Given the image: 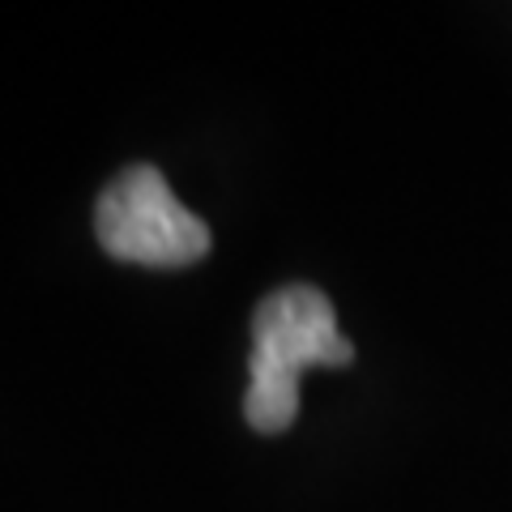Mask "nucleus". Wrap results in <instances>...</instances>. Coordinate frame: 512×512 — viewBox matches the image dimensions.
Returning a JSON list of instances; mask_svg holds the SVG:
<instances>
[{
    "mask_svg": "<svg viewBox=\"0 0 512 512\" xmlns=\"http://www.w3.org/2000/svg\"><path fill=\"white\" fill-rule=\"evenodd\" d=\"M355 359L338 333V312L316 286H278L252 312V359L244 414L256 431L278 436L299 419V376L308 367H346Z\"/></svg>",
    "mask_w": 512,
    "mask_h": 512,
    "instance_id": "obj_1",
    "label": "nucleus"
},
{
    "mask_svg": "<svg viewBox=\"0 0 512 512\" xmlns=\"http://www.w3.org/2000/svg\"><path fill=\"white\" fill-rule=\"evenodd\" d=\"M94 235L111 261L184 269L210 252V227L175 201L167 175L137 163L120 171L94 205Z\"/></svg>",
    "mask_w": 512,
    "mask_h": 512,
    "instance_id": "obj_2",
    "label": "nucleus"
}]
</instances>
